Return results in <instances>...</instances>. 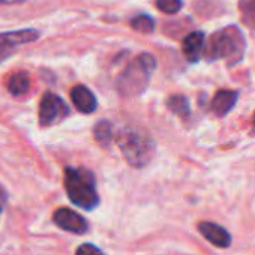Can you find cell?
<instances>
[{"label": "cell", "mask_w": 255, "mask_h": 255, "mask_svg": "<svg viewBox=\"0 0 255 255\" xmlns=\"http://www.w3.org/2000/svg\"><path fill=\"white\" fill-rule=\"evenodd\" d=\"M5 201H6V195H5V191L0 186V213L3 210V206H5Z\"/></svg>", "instance_id": "cell-18"}, {"label": "cell", "mask_w": 255, "mask_h": 255, "mask_svg": "<svg viewBox=\"0 0 255 255\" xmlns=\"http://www.w3.org/2000/svg\"><path fill=\"white\" fill-rule=\"evenodd\" d=\"M38 38H39V32L35 29H23V30L0 33V62L11 57L21 45L35 42Z\"/></svg>", "instance_id": "cell-5"}, {"label": "cell", "mask_w": 255, "mask_h": 255, "mask_svg": "<svg viewBox=\"0 0 255 255\" xmlns=\"http://www.w3.org/2000/svg\"><path fill=\"white\" fill-rule=\"evenodd\" d=\"M30 89V77L27 72L24 71H18L15 74H12L8 80V90L11 92V95L14 96H21L24 93H27V90Z\"/></svg>", "instance_id": "cell-12"}, {"label": "cell", "mask_w": 255, "mask_h": 255, "mask_svg": "<svg viewBox=\"0 0 255 255\" xmlns=\"http://www.w3.org/2000/svg\"><path fill=\"white\" fill-rule=\"evenodd\" d=\"M204 48H206V36L203 32H192L182 42V51L186 60L191 63H195L200 60Z\"/></svg>", "instance_id": "cell-8"}, {"label": "cell", "mask_w": 255, "mask_h": 255, "mask_svg": "<svg viewBox=\"0 0 255 255\" xmlns=\"http://www.w3.org/2000/svg\"><path fill=\"white\" fill-rule=\"evenodd\" d=\"M93 134H95V140L102 144L104 147L108 146L111 143V138H113V128H111V123L108 120H101L96 123L95 129H93Z\"/></svg>", "instance_id": "cell-13"}, {"label": "cell", "mask_w": 255, "mask_h": 255, "mask_svg": "<svg viewBox=\"0 0 255 255\" xmlns=\"http://www.w3.org/2000/svg\"><path fill=\"white\" fill-rule=\"evenodd\" d=\"M198 230L212 245L218 248H227L231 245V236L221 225H216L212 222H201L198 225Z\"/></svg>", "instance_id": "cell-9"}, {"label": "cell", "mask_w": 255, "mask_h": 255, "mask_svg": "<svg viewBox=\"0 0 255 255\" xmlns=\"http://www.w3.org/2000/svg\"><path fill=\"white\" fill-rule=\"evenodd\" d=\"M54 222L62 230H66V231L75 233V234H84L89 228V225L83 216H80L77 212L66 209V207H60L54 212Z\"/></svg>", "instance_id": "cell-7"}, {"label": "cell", "mask_w": 255, "mask_h": 255, "mask_svg": "<svg viewBox=\"0 0 255 255\" xmlns=\"http://www.w3.org/2000/svg\"><path fill=\"white\" fill-rule=\"evenodd\" d=\"M21 2H24V0H0V5H15Z\"/></svg>", "instance_id": "cell-19"}, {"label": "cell", "mask_w": 255, "mask_h": 255, "mask_svg": "<svg viewBox=\"0 0 255 255\" xmlns=\"http://www.w3.org/2000/svg\"><path fill=\"white\" fill-rule=\"evenodd\" d=\"M75 255H104V252L99 248H96L95 245L84 243V245H81L77 249V254Z\"/></svg>", "instance_id": "cell-17"}, {"label": "cell", "mask_w": 255, "mask_h": 255, "mask_svg": "<svg viewBox=\"0 0 255 255\" xmlns=\"http://www.w3.org/2000/svg\"><path fill=\"white\" fill-rule=\"evenodd\" d=\"M71 99H72L74 105L77 107V110L81 113H86V114L93 113L98 105L95 95L86 86H75L71 90Z\"/></svg>", "instance_id": "cell-10"}, {"label": "cell", "mask_w": 255, "mask_h": 255, "mask_svg": "<svg viewBox=\"0 0 255 255\" xmlns=\"http://www.w3.org/2000/svg\"><path fill=\"white\" fill-rule=\"evenodd\" d=\"M131 27L140 33H152L155 29V21L150 15L141 14L131 20Z\"/></svg>", "instance_id": "cell-15"}, {"label": "cell", "mask_w": 255, "mask_h": 255, "mask_svg": "<svg viewBox=\"0 0 255 255\" xmlns=\"http://www.w3.org/2000/svg\"><path fill=\"white\" fill-rule=\"evenodd\" d=\"M65 189L69 200L81 209L92 210L99 203L95 177L86 168H66Z\"/></svg>", "instance_id": "cell-2"}, {"label": "cell", "mask_w": 255, "mask_h": 255, "mask_svg": "<svg viewBox=\"0 0 255 255\" xmlns=\"http://www.w3.org/2000/svg\"><path fill=\"white\" fill-rule=\"evenodd\" d=\"M167 105H168V108H170L173 113H176V114L180 116V117H186V116L189 114V102H188V99H186L185 96H182V95H174V96H171V98L168 99Z\"/></svg>", "instance_id": "cell-14"}, {"label": "cell", "mask_w": 255, "mask_h": 255, "mask_svg": "<svg viewBox=\"0 0 255 255\" xmlns=\"http://www.w3.org/2000/svg\"><path fill=\"white\" fill-rule=\"evenodd\" d=\"M156 6L161 12L173 15L182 9L183 3H182V0H156Z\"/></svg>", "instance_id": "cell-16"}, {"label": "cell", "mask_w": 255, "mask_h": 255, "mask_svg": "<svg viewBox=\"0 0 255 255\" xmlns=\"http://www.w3.org/2000/svg\"><path fill=\"white\" fill-rule=\"evenodd\" d=\"M69 110L62 98L54 93H45L39 102V122L42 126H51L68 116Z\"/></svg>", "instance_id": "cell-6"}, {"label": "cell", "mask_w": 255, "mask_h": 255, "mask_svg": "<svg viewBox=\"0 0 255 255\" xmlns=\"http://www.w3.org/2000/svg\"><path fill=\"white\" fill-rule=\"evenodd\" d=\"M236 102H237V92L219 90L212 101V110L218 116H225L236 105Z\"/></svg>", "instance_id": "cell-11"}, {"label": "cell", "mask_w": 255, "mask_h": 255, "mask_svg": "<svg viewBox=\"0 0 255 255\" xmlns=\"http://www.w3.org/2000/svg\"><path fill=\"white\" fill-rule=\"evenodd\" d=\"M156 60L150 54H140L126 66L117 80V92L125 98H132L143 93L150 81Z\"/></svg>", "instance_id": "cell-1"}, {"label": "cell", "mask_w": 255, "mask_h": 255, "mask_svg": "<svg viewBox=\"0 0 255 255\" xmlns=\"http://www.w3.org/2000/svg\"><path fill=\"white\" fill-rule=\"evenodd\" d=\"M245 50V39L242 32L237 27H227L212 35L206 44L204 56L209 60L216 59H233L239 60Z\"/></svg>", "instance_id": "cell-4"}, {"label": "cell", "mask_w": 255, "mask_h": 255, "mask_svg": "<svg viewBox=\"0 0 255 255\" xmlns=\"http://www.w3.org/2000/svg\"><path fill=\"white\" fill-rule=\"evenodd\" d=\"M254 126H255V114H254Z\"/></svg>", "instance_id": "cell-20"}, {"label": "cell", "mask_w": 255, "mask_h": 255, "mask_svg": "<svg viewBox=\"0 0 255 255\" xmlns=\"http://www.w3.org/2000/svg\"><path fill=\"white\" fill-rule=\"evenodd\" d=\"M120 150L132 167H144L155 153V144L149 135L135 129H125L117 137Z\"/></svg>", "instance_id": "cell-3"}]
</instances>
